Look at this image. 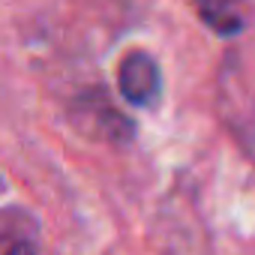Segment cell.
<instances>
[{
  "label": "cell",
  "mask_w": 255,
  "mask_h": 255,
  "mask_svg": "<svg viewBox=\"0 0 255 255\" xmlns=\"http://www.w3.org/2000/svg\"><path fill=\"white\" fill-rule=\"evenodd\" d=\"M0 255H39V225L21 207H0Z\"/></svg>",
  "instance_id": "cell-2"
},
{
  "label": "cell",
  "mask_w": 255,
  "mask_h": 255,
  "mask_svg": "<svg viewBox=\"0 0 255 255\" xmlns=\"http://www.w3.org/2000/svg\"><path fill=\"white\" fill-rule=\"evenodd\" d=\"M117 84L126 102H132L138 108H150L159 99L162 78H159V63L147 51H129L120 60L117 69Z\"/></svg>",
  "instance_id": "cell-1"
},
{
  "label": "cell",
  "mask_w": 255,
  "mask_h": 255,
  "mask_svg": "<svg viewBox=\"0 0 255 255\" xmlns=\"http://www.w3.org/2000/svg\"><path fill=\"white\" fill-rule=\"evenodd\" d=\"M192 6L219 36H237L252 21V0H192Z\"/></svg>",
  "instance_id": "cell-3"
}]
</instances>
